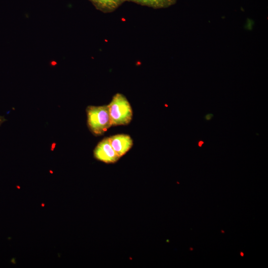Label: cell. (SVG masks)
Here are the masks:
<instances>
[{"instance_id":"obj_1","label":"cell","mask_w":268,"mask_h":268,"mask_svg":"<svg viewBox=\"0 0 268 268\" xmlns=\"http://www.w3.org/2000/svg\"><path fill=\"white\" fill-rule=\"evenodd\" d=\"M86 112L88 128L94 135H102L112 126L108 105L88 106Z\"/></svg>"},{"instance_id":"obj_2","label":"cell","mask_w":268,"mask_h":268,"mask_svg":"<svg viewBox=\"0 0 268 268\" xmlns=\"http://www.w3.org/2000/svg\"><path fill=\"white\" fill-rule=\"evenodd\" d=\"M112 126L126 125L133 117L131 106L122 94L117 93L108 105Z\"/></svg>"},{"instance_id":"obj_3","label":"cell","mask_w":268,"mask_h":268,"mask_svg":"<svg viewBox=\"0 0 268 268\" xmlns=\"http://www.w3.org/2000/svg\"><path fill=\"white\" fill-rule=\"evenodd\" d=\"M93 154L96 159L106 163H114L120 158L111 146L108 137H105L97 144Z\"/></svg>"},{"instance_id":"obj_4","label":"cell","mask_w":268,"mask_h":268,"mask_svg":"<svg viewBox=\"0 0 268 268\" xmlns=\"http://www.w3.org/2000/svg\"><path fill=\"white\" fill-rule=\"evenodd\" d=\"M109 142L117 155L122 157L132 147L131 137L126 134H117L108 137Z\"/></svg>"},{"instance_id":"obj_5","label":"cell","mask_w":268,"mask_h":268,"mask_svg":"<svg viewBox=\"0 0 268 268\" xmlns=\"http://www.w3.org/2000/svg\"><path fill=\"white\" fill-rule=\"evenodd\" d=\"M98 9L105 12H111L117 8L125 0H89Z\"/></svg>"},{"instance_id":"obj_6","label":"cell","mask_w":268,"mask_h":268,"mask_svg":"<svg viewBox=\"0 0 268 268\" xmlns=\"http://www.w3.org/2000/svg\"><path fill=\"white\" fill-rule=\"evenodd\" d=\"M137 3L154 8H161L172 4L176 0H130Z\"/></svg>"},{"instance_id":"obj_7","label":"cell","mask_w":268,"mask_h":268,"mask_svg":"<svg viewBox=\"0 0 268 268\" xmlns=\"http://www.w3.org/2000/svg\"><path fill=\"white\" fill-rule=\"evenodd\" d=\"M6 121V119L5 118L4 116H0V126L5 121Z\"/></svg>"},{"instance_id":"obj_8","label":"cell","mask_w":268,"mask_h":268,"mask_svg":"<svg viewBox=\"0 0 268 268\" xmlns=\"http://www.w3.org/2000/svg\"><path fill=\"white\" fill-rule=\"evenodd\" d=\"M212 117L213 115L212 114H208L205 115V118L206 120H209L212 118Z\"/></svg>"},{"instance_id":"obj_9","label":"cell","mask_w":268,"mask_h":268,"mask_svg":"<svg viewBox=\"0 0 268 268\" xmlns=\"http://www.w3.org/2000/svg\"><path fill=\"white\" fill-rule=\"evenodd\" d=\"M204 143V142L202 140H200L198 142V145L199 147H201L202 144Z\"/></svg>"}]
</instances>
